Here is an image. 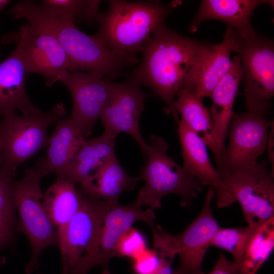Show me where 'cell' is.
I'll list each match as a JSON object with an SVG mask.
<instances>
[{"instance_id":"1","label":"cell","mask_w":274,"mask_h":274,"mask_svg":"<svg viewBox=\"0 0 274 274\" xmlns=\"http://www.w3.org/2000/svg\"><path fill=\"white\" fill-rule=\"evenodd\" d=\"M213 45L180 35L164 22L146 43L141 62L129 77L150 88L166 105L164 112L178 120L173 109L175 97L183 88L194 91Z\"/></svg>"},{"instance_id":"36","label":"cell","mask_w":274,"mask_h":274,"mask_svg":"<svg viewBox=\"0 0 274 274\" xmlns=\"http://www.w3.org/2000/svg\"><path fill=\"white\" fill-rule=\"evenodd\" d=\"M10 2L9 0H0V12Z\"/></svg>"},{"instance_id":"21","label":"cell","mask_w":274,"mask_h":274,"mask_svg":"<svg viewBox=\"0 0 274 274\" xmlns=\"http://www.w3.org/2000/svg\"><path fill=\"white\" fill-rule=\"evenodd\" d=\"M141 180L140 177L128 175L115 156L80 183L79 191L85 196L116 204L121 194L134 189Z\"/></svg>"},{"instance_id":"37","label":"cell","mask_w":274,"mask_h":274,"mask_svg":"<svg viewBox=\"0 0 274 274\" xmlns=\"http://www.w3.org/2000/svg\"><path fill=\"white\" fill-rule=\"evenodd\" d=\"M103 267H104V269L101 274H111L110 271L109 270L108 266H106Z\"/></svg>"},{"instance_id":"16","label":"cell","mask_w":274,"mask_h":274,"mask_svg":"<svg viewBox=\"0 0 274 274\" xmlns=\"http://www.w3.org/2000/svg\"><path fill=\"white\" fill-rule=\"evenodd\" d=\"M156 218L153 209L146 210L133 202L125 206L112 204L107 211L95 249L90 263V269L96 265L107 266L116 257V247L122 235L137 221H143L150 227Z\"/></svg>"},{"instance_id":"40","label":"cell","mask_w":274,"mask_h":274,"mask_svg":"<svg viewBox=\"0 0 274 274\" xmlns=\"http://www.w3.org/2000/svg\"><path fill=\"white\" fill-rule=\"evenodd\" d=\"M36 274H40V273H36Z\"/></svg>"},{"instance_id":"35","label":"cell","mask_w":274,"mask_h":274,"mask_svg":"<svg viewBox=\"0 0 274 274\" xmlns=\"http://www.w3.org/2000/svg\"><path fill=\"white\" fill-rule=\"evenodd\" d=\"M161 264L155 274H172V264L173 260L161 258Z\"/></svg>"},{"instance_id":"17","label":"cell","mask_w":274,"mask_h":274,"mask_svg":"<svg viewBox=\"0 0 274 274\" xmlns=\"http://www.w3.org/2000/svg\"><path fill=\"white\" fill-rule=\"evenodd\" d=\"M229 71L218 82L211 95L212 104L209 109L213 124V153L217 166L225 149L229 123L234 113L233 106L239 86L243 80L239 59L234 55Z\"/></svg>"},{"instance_id":"31","label":"cell","mask_w":274,"mask_h":274,"mask_svg":"<svg viewBox=\"0 0 274 274\" xmlns=\"http://www.w3.org/2000/svg\"><path fill=\"white\" fill-rule=\"evenodd\" d=\"M133 260V270L136 274H155L162 258L154 249L147 248Z\"/></svg>"},{"instance_id":"8","label":"cell","mask_w":274,"mask_h":274,"mask_svg":"<svg viewBox=\"0 0 274 274\" xmlns=\"http://www.w3.org/2000/svg\"><path fill=\"white\" fill-rule=\"evenodd\" d=\"M111 204L83 195L78 211L57 230L61 274H87L90 270L104 218Z\"/></svg>"},{"instance_id":"9","label":"cell","mask_w":274,"mask_h":274,"mask_svg":"<svg viewBox=\"0 0 274 274\" xmlns=\"http://www.w3.org/2000/svg\"><path fill=\"white\" fill-rule=\"evenodd\" d=\"M238 39L235 52L242 70L246 107L248 111L264 116L274 95L273 41L257 32Z\"/></svg>"},{"instance_id":"29","label":"cell","mask_w":274,"mask_h":274,"mask_svg":"<svg viewBox=\"0 0 274 274\" xmlns=\"http://www.w3.org/2000/svg\"><path fill=\"white\" fill-rule=\"evenodd\" d=\"M14 177L0 167V221L16 228V209L12 195Z\"/></svg>"},{"instance_id":"32","label":"cell","mask_w":274,"mask_h":274,"mask_svg":"<svg viewBox=\"0 0 274 274\" xmlns=\"http://www.w3.org/2000/svg\"><path fill=\"white\" fill-rule=\"evenodd\" d=\"M236 266L233 261L227 260L222 253H220L215 266L206 274H236Z\"/></svg>"},{"instance_id":"12","label":"cell","mask_w":274,"mask_h":274,"mask_svg":"<svg viewBox=\"0 0 274 274\" xmlns=\"http://www.w3.org/2000/svg\"><path fill=\"white\" fill-rule=\"evenodd\" d=\"M18 45L27 73L41 75L46 86H51L67 71L73 72L68 57L53 36L39 31L31 25H22L8 39Z\"/></svg>"},{"instance_id":"13","label":"cell","mask_w":274,"mask_h":274,"mask_svg":"<svg viewBox=\"0 0 274 274\" xmlns=\"http://www.w3.org/2000/svg\"><path fill=\"white\" fill-rule=\"evenodd\" d=\"M268 163L266 158L223 181L239 203L248 225L258 226L274 216V180Z\"/></svg>"},{"instance_id":"19","label":"cell","mask_w":274,"mask_h":274,"mask_svg":"<svg viewBox=\"0 0 274 274\" xmlns=\"http://www.w3.org/2000/svg\"><path fill=\"white\" fill-rule=\"evenodd\" d=\"M19 47L0 63V115L19 110L22 115L41 111L31 102L25 91V73Z\"/></svg>"},{"instance_id":"10","label":"cell","mask_w":274,"mask_h":274,"mask_svg":"<svg viewBox=\"0 0 274 274\" xmlns=\"http://www.w3.org/2000/svg\"><path fill=\"white\" fill-rule=\"evenodd\" d=\"M273 124V121L249 111L233 113L228 130L229 144L216 168L222 181L234 173L255 166L266 149Z\"/></svg>"},{"instance_id":"2","label":"cell","mask_w":274,"mask_h":274,"mask_svg":"<svg viewBox=\"0 0 274 274\" xmlns=\"http://www.w3.org/2000/svg\"><path fill=\"white\" fill-rule=\"evenodd\" d=\"M172 11V6L158 1L110 0L108 9L97 15L94 36L109 49L134 55Z\"/></svg>"},{"instance_id":"14","label":"cell","mask_w":274,"mask_h":274,"mask_svg":"<svg viewBox=\"0 0 274 274\" xmlns=\"http://www.w3.org/2000/svg\"><path fill=\"white\" fill-rule=\"evenodd\" d=\"M147 95L137 81L128 78L117 83L115 92L100 118L107 131L116 136L119 133L131 135L146 156L148 144L144 140L139 126L140 114L144 109Z\"/></svg>"},{"instance_id":"18","label":"cell","mask_w":274,"mask_h":274,"mask_svg":"<svg viewBox=\"0 0 274 274\" xmlns=\"http://www.w3.org/2000/svg\"><path fill=\"white\" fill-rule=\"evenodd\" d=\"M272 3L273 1L267 0H203L189 30L194 32L203 21L214 19L226 23L239 37L247 38L256 33L251 22L253 11L261 5Z\"/></svg>"},{"instance_id":"7","label":"cell","mask_w":274,"mask_h":274,"mask_svg":"<svg viewBox=\"0 0 274 274\" xmlns=\"http://www.w3.org/2000/svg\"><path fill=\"white\" fill-rule=\"evenodd\" d=\"M66 112L62 102L45 112L20 116L15 112L0 121V155L2 167L15 175L18 167L46 147L47 130Z\"/></svg>"},{"instance_id":"6","label":"cell","mask_w":274,"mask_h":274,"mask_svg":"<svg viewBox=\"0 0 274 274\" xmlns=\"http://www.w3.org/2000/svg\"><path fill=\"white\" fill-rule=\"evenodd\" d=\"M43 177L33 168H27L24 177L13 181L12 195L19 221L16 229L24 234L30 246L31 256L25 271L30 274L39 267V257L47 248L58 246L57 230L44 204L41 187Z\"/></svg>"},{"instance_id":"27","label":"cell","mask_w":274,"mask_h":274,"mask_svg":"<svg viewBox=\"0 0 274 274\" xmlns=\"http://www.w3.org/2000/svg\"><path fill=\"white\" fill-rule=\"evenodd\" d=\"M41 5L50 15L74 24L96 20L99 13L98 0H43Z\"/></svg>"},{"instance_id":"39","label":"cell","mask_w":274,"mask_h":274,"mask_svg":"<svg viewBox=\"0 0 274 274\" xmlns=\"http://www.w3.org/2000/svg\"><path fill=\"white\" fill-rule=\"evenodd\" d=\"M1 166H2V159H1V155H0V167Z\"/></svg>"},{"instance_id":"25","label":"cell","mask_w":274,"mask_h":274,"mask_svg":"<svg viewBox=\"0 0 274 274\" xmlns=\"http://www.w3.org/2000/svg\"><path fill=\"white\" fill-rule=\"evenodd\" d=\"M173 105L174 111L181 120L199 135L212 151L213 124L209 109L202 102V99L195 92L186 88L181 89Z\"/></svg>"},{"instance_id":"23","label":"cell","mask_w":274,"mask_h":274,"mask_svg":"<svg viewBox=\"0 0 274 274\" xmlns=\"http://www.w3.org/2000/svg\"><path fill=\"white\" fill-rule=\"evenodd\" d=\"M238 43L236 32L227 26L222 42L213 44L201 67L194 88L198 96L202 99L211 97L218 82L230 69L232 63L230 54L235 51Z\"/></svg>"},{"instance_id":"4","label":"cell","mask_w":274,"mask_h":274,"mask_svg":"<svg viewBox=\"0 0 274 274\" xmlns=\"http://www.w3.org/2000/svg\"><path fill=\"white\" fill-rule=\"evenodd\" d=\"M42 29L59 41L73 72H98L113 80L122 77L126 67L139 62L134 55L109 49L94 35L84 33L71 22L48 16Z\"/></svg>"},{"instance_id":"26","label":"cell","mask_w":274,"mask_h":274,"mask_svg":"<svg viewBox=\"0 0 274 274\" xmlns=\"http://www.w3.org/2000/svg\"><path fill=\"white\" fill-rule=\"evenodd\" d=\"M274 248V216L255 230L245 248L236 274H256Z\"/></svg>"},{"instance_id":"3","label":"cell","mask_w":274,"mask_h":274,"mask_svg":"<svg viewBox=\"0 0 274 274\" xmlns=\"http://www.w3.org/2000/svg\"><path fill=\"white\" fill-rule=\"evenodd\" d=\"M149 140L147 160L140 176L145 185L133 202L140 207L158 209L163 197L175 194L181 197V206L190 207L202 186L168 155V144L163 138L151 134Z\"/></svg>"},{"instance_id":"24","label":"cell","mask_w":274,"mask_h":274,"mask_svg":"<svg viewBox=\"0 0 274 274\" xmlns=\"http://www.w3.org/2000/svg\"><path fill=\"white\" fill-rule=\"evenodd\" d=\"M83 195L75 183L57 177L44 193V204L51 221L59 230L66 225L80 209Z\"/></svg>"},{"instance_id":"5","label":"cell","mask_w":274,"mask_h":274,"mask_svg":"<svg viewBox=\"0 0 274 274\" xmlns=\"http://www.w3.org/2000/svg\"><path fill=\"white\" fill-rule=\"evenodd\" d=\"M214 191L209 187L203 207L195 219L181 233L174 235L160 225L151 227L154 249L161 258L173 260L178 255L179 267L172 274H206L202 264L211 240L220 227L213 216Z\"/></svg>"},{"instance_id":"38","label":"cell","mask_w":274,"mask_h":274,"mask_svg":"<svg viewBox=\"0 0 274 274\" xmlns=\"http://www.w3.org/2000/svg\"><path fill=\"white\" fill-rule=\"evenodd\" d=\"M6 262V258L3 257L0 258V266L5 264Z\"/></svg>"},{"instance_id":"20","label":"cell","mask_w":274,"mask_h":274,"mask_svg":"<svg viewBox=\"0 0 274 274\" xmlns=\"http://www.w3.org/2000/svg\"><path fill=\"white\" fill-rule=\"evenodd\" d=\"M55 124L49 136L46 155L39 159L33 168L43 177L51 173L62 176L77 148L85 140L71 117L61 118Z\"/></svg>"},{"instance_id":"22","label":"cell","mask_w":274,"mask_h":274,"mask_svg":"<svg viewBox=\"0 0 274 274\" xmlns=\"http://www.w3.org/2000/svg\"><path fill=\"white\" fill-rule=\"evenodd\" d=\"M117 136L107 131L78 147L62 177L75 183H81L107 161L116 156Z\"/></svg>"},{"instance_id":"15","label":"cell","mask_w":274,"mask_h":274,"mask_svg":"<svg viewBox=\"0 0 274 274\" xmlns=\"http://www.w3.org/2000/svg\"><path fill=\"white\" fill-rule=\"evenodd\" d=\"M177 132L181 146L183 168L202 187L209 186L213 189L218 208L234 202V198L212 164L207 146L202 138L181 120Z\"/></svg>"},{"instance_id":"30","label":"cell","mask_w":274,"mask_h":274,"mask_svg":"<svg viewBox=\"0 0 274 274\" xmlns=\"http://www.w3.org/2000/svg\"><path fill=\"white\" fill-rule=\"evenodd\" d=\"M147 248V242L144 235L131 227L119 239L116 247V255L119 257H128L133 260Z\"/></svg>"},{"instance_id":"28","label":"cell","mask_w":274,"mask_h":274,"mask_svg":"<svg viewBox=\"0 0 274 274\" xmlns=\"http://www.w3.org/2000/svg\"><path fill=\"white\" fill-rule=\"evenodd\" d=\"M258 226L248 225L236 228L219 227L212 237L210 246L223 249L230 253L234 258L233 262L236 268L241 261L250 237Z\"/></svg>"},{"instance_id":"33","label":"cell","mask_w":274,"mask_h":274,"mask_svg":"<svg viewBox=\"0 0 274 274\" xmlns=\"http://www.w3.org/2000/svg\"><path fill=\"white\" fill-rule=\"evenodd\" d=\"M15 228L0 221V249L5 247L13 238Z\"/></svg>"},{"instance_id":"11","label":"cell","mask_w":274,"mask_h":274,"mask_svg":"<svg viewBox=\"0 0 274 274\" xmlns=\"http://www.w3.org/2000/svg\"><path fill=\"white\" fill-rule=\"evenodd\" d=\"M70 91L73 109L70 117L79 127L84 137L92 133L101 113L112 98L117 83L95 72H70L59 79Z\"/></svg>"},{"instance_id":"34","label":"cell","mask_w":274,"mask_h":274,"mask_svg":"<svg viewBox=\"0 0 274 274\" xmlns=\"http://www.w3.org/2000/svg\"><path fill=\"white\" fill-rule=\"evenodd\" d=\"M273 124L271 126L267 142L266 149L268 152V158L269 162H270L271 166V169L270 172L271 175L273 176V169H274V153H273V146H274V141H273Z\"/></svg>"}]
</instances>
